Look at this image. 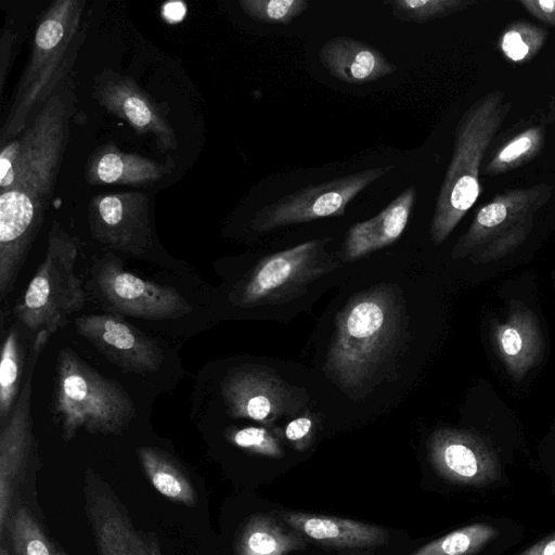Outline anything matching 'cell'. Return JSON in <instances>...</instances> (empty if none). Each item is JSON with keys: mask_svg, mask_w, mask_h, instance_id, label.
<instances>
[{"mask_svg": "<svg viewBox=\"0 0 555 555\" xmlns=\"http://www.w3.org/2000/svg\"><path fill=\"white\" fill-rule=\"evenodd\" d=\"M78 250L77 241L54 221L44 258L13 308L15 321L34 336H52L83 308L88 294L75 271Z\"/></svg>", "mask_w": 555, "mask_h": 555, "instance_id": "6", "label": "cell"}, {"mask_svg": "<svg viewBox=\"0 0 555 555\" xmlns=\"http://www.w3.org/2000/svg\"><path fill=\"white\" fill-rule=\"evenodd\" d=\"M225 437L236 447L269 457H282L284 450L279 440L261 427L232 428Z\"/></svg>", "mask_w": 555, "mask_h": 555, "instance_id": "32", "label": "cell"}, {"mask_svg": "<svg viewBox=\"0 0 555 555\" xmlns=\"http://www.w3.org/2000/svg\"><path fill=\"white\" fill-rule=\"evenodd\" d=\"M474 0H388L391 15L408 23L424 24L447 17L474 5Z\"/></svg>", "mask_w": 555, "mask_h": 555, "instance_id": "27", "label": "cell"}, {"mask_svg": "<svg viewBox=\"0 0 555 555\" xmlns=\"http://www.w3.org/2000/svg\"><path fill=\"white\" fill-rule=\"evenodd\" d=\"M51 336L38 333L30 344L22 389L12 413L0 424V533L3 534L11 513L15 486L35 447L30 397L33 378L40 353Z\"/></svg>", "mask_w": 555, "mask_h": 555, "instance_id": "13", "label": "cell"}, {"mask_svg": "<svg viewBox=\"0 0 555 555\" xmlns=\"http://www.w3.org/2000/svg\"><path fill=\"white\" fill-rule=\"evenodd\" d=\"M511 108L504 92L496 90L478 99L459 120L452 157L429 227L435 245L448 238L478 198L482 158Z\"/></svg>", "mask_w": 555, "mask_h": 555, "instance_id": "4", "label": "cell"}, {"mask_svg": "<svg viewBox=\"0 0 555 555\" xmlns=\"http://www.w3.org/2000/svg\"><path fill=\"white\" fill-rule=\"evenodd\" d=\"M275 514L291 528L324 547L371 548L389 542L387 529L353 519L293 511Z\"/></svg>", "mask_w": 555, "mask_h": 555, "instance_id": "19", "label": "cell"}, {"mask_svg": "<svg viewBox=\"0 0 555 555\" xmlns=\"http://www.w3.org/2000/svg\"><path fill=\"white\" fill-rule=\"evenodd\" d=\"M0 555H10V553H9V551L5 547L1 546Z\"/></svg>", "mask_w": 555, "mask_h": 555, "instance_id": "38", "label": "cell"}, {"mask_svg": "<svg viewBox=\"0 0 555 555\" xmlns=\"http://www.w3.org/2000/svg\"><path fill=\"white\" fill-rule=\"evenodd\" d=\"M520 4L538 20L555 26V0H521Z\"/></svg>", "mask_w": 555, "mask_h": 555, "instance_id": "35", "label": "cell"}, {"mask_svg": "<svg viewBox=\"0 0 555 555\" xmlns=\"http://www.w3.org/2000/svg\"><path fill=\"white\" fill-rule=\"evenodd\" d=\"M319 60L330 75L351 85L377 81L397 70L378 49L347 36L325 41L320 48Z\"/></svg>", "mask_w": 555, "mask_h": 555, "instance_id": "20", "label": "cell"}, {"mask_svg": "<svg viewBox=\"0 0 555 555\" xmlns=\"http://www.w3.org/2000/svg\"><path fill=\"white\" fill-rule=\"evenodd\" d=\"M395 165L364 169L320 184L301 188L261 207L249 222L255 232L345 215L347 205Z\"/></svg>", "mask_w": 555, "mask_h": 555, "instance_id": "10", "label": "cell"}, {"mask_svg": "<svg viewBox=\"0 0 555 555\" xmlns=\"http://www.w3.org/2000/svg\"><path fill=\"white\" fill-rule=\"evenodd\" d=\"M8 526L14 555H57L28 508L16 509Z\"/></svg>", "mask_w": 555, "mask_h": 555, "instance_id": "28", "label": "cell"}, {"mask_svg": "<svg viewBox=\"0 0 555 555\" xmlns=\"http://www.w3.org/2000/svg\"><path fill=\"white\" fill-rule=\"evenodd\" d=\"M185 13V7L181 2H170L164 7V15L170 21H180Z\"/></svg>", "mask_w": 555, "mask_h": 555, "instance_id": "37", "label": "cell"}, {"mask_svg": "<svg viewBox=\"0 0 555 555\" xmlns=\"http://www.w3.org/2000/svg\"><path fill=\"white\" fill-rule=\"evenodd\" d=\"M415 201V185H410L376 216L352 224L344 241V259L357 260L396 242L408 224Z\"/></svg>", "mask_w": 555, "mask_h": 555, "instance_id": "21", "label": "cell"}, {"mask_svg": "<svg viewBox=\"0 0 555 555\" xmlns=\"http://www.w3.org/2000/svg\"><path fill=\"white\" fill-rule=\"evenodd\" d=\"M426 447L431 466L450 482L481 487L501 476L495 451L475 433L439 428L429 436Z\"/></svg>", "mask_w": 555, "mask_h": 555, "instance_id": "14", "label": "cell"}, {"mask_svg": "<svg viewBox=\"0 0 555 555\" xmlns=\"http://www.w3.org/2000/svg\"><path fill=\"white\" fill-rule=\"evenodd\" d=\"M219 393L229 415L267 425L285 414L291 403L286 385L255 365L229 371L220 382Z\"/></svg>", "mask_w": 555, "mask_h": 555, "instance_id": "16", "label": "cell"}, {"mask_svg": "<svg viewBox=\"0 0 555 555\" xmlns=\"http://www.w3.org/2000/svg\"><path fill=\"white\" fill-rule=\"evenodd\" d=\"M310 539L268 514L250 516L240 530L235 555H288L308 547Z\"/></svg>", "mask_w": 555, "mask_h": 555, "instance_id": "23", "label": "cell"}, {"mask_svg": "<svg viewBox=\"0 0 555 555\" xmlns=\"http://www.w3.org/2000/svg\"><path fill=\"white\" fill-rule=\"evenodd\" d=\"M76 106L68 74L0 152V299L16 283L52 198Z\"/></svg>", "mask_w": 555, "mask_h": 555, "instance_id": "1", "label": "cell"}, {"mask_svg": "<svg viewBox=\"0 0 555 555\" xmlns=\"http://www.w3.org/2000/svg\"><path fill=\"white\" fill-rule=\"evenodd\" d=\"M85 4L83 0H56L40 17L30 57L0 129L1 146L25 130L33 108L69 74L85 37Z\"/></svg>", "mask_w": 555, "mask_h": 555, "instance_id": "3", "label": "cell"}, {"mask_svg": "<svg viewBox=\"0 0 555 555\" xmlns=\"http://www.w3.org/2000/svg\"><path fill=\"white\" fill-rule=\"evenodd\" d=\"M14 34L11 27L5 25L1 31L0 39V90L4 87V81L9 73L11 64V55L13 52V44L15 41Z\"/></svg>", "mask_w": 555, "mask_h": 555, "instance_id": "34", "label": "cell"}, {"mask_svg": "<svg viewBox=\"0 0 555 555\" xmlns=\"http://www.w3.org/2000/svg\"><path fill=\"white\" fill-rule=\"evenodd\" d=\"M543 138L544 130L541 127L529 128L518 133L490 159L485 172L500 175L524 165L537 155Z\"/></svg>", "mask_w": 555, "mask_h": 555, "instance_id": "29", "label": "cell"}, {"mask_svg": "<svg viewBox=\"0 0 555 555\" xmlns=\"http://www.w3.org/2000/svg\"><path fill=\"white\" fill-rule=\"evenodd\" d=\"M173 163H158L142 155L120 151L108 143L95 150L86 165L85 178L89 184H126L147 186L169 172Z\"/></svg>", "mask_w": 555, "mask_h": 555, "instance_id": "22", "label": "cell"}, {"mask_svg": "<svg viewBox=\"0 0 555 555\" xmlns=\"http://www.w3.org/2000/svg\"><path fill=\"white\" fill-rule=\"evenodd\" d=\"M498 534L495 527L486 522H476L438 538L409 555H474Z\"/></svg>", "mask_w": 555, "mask_h": 555, "instance_id": "26", "label": "cell"}, {"mask_svg": "<svg viewBox=\"0 0 555 555\" xmlns=\"http://www.w3.org/2000/svg\"><path fill=\"white\" fill-rule=\"evenodd\" d=\"M495 351L508 375L521 380L541 360L544 340L535 313L525 302H508L506 318L491 325Z\"/></svg>", "mask_w": 555, "mask_h": 555, "instance_id": "18", "label": "cell"}, {"mask_svg": "<svg viewBox=\"0 0 555 555\" xmlns=\"http://www.w3.org/2000/svg\"><path fill=\"white\" fill-rule=\"evenodd\" d=\"M24 327L15 321L2 337L0 356V424L13 411L25 374L28 351L23 341Z\"/></svg>", "mask_w": 555, "mask_h": 555, "instance_id": "25", "label": "cell"}, {"mask_svg": "<svg viewBox=\"0 0 555 555\" xmlns=\"http://www.w3.org/2000/svg\"><path fill=\"white\" fill-rule=\"evenodd\" d=\"M108 312L149 321H171L191 313L189 300L176 288L125 270L120 258L105 253L90 269L87 286Z\"/></svg>", "mask_w": 555, "mask_h": 555, "instance_id": "9", "label": "cell"}, {"mask_svg": "<svg viewBox=\"0 0 555 555\" xmlns=\"http://www.w3.org/2000/svg\"><path fill=\"white\" fill-rule=\"evenodd\" d=\"M242 11L256 22L288 25L309 8L306 0H240Z\"/></svg>", "mask_w": 555, "mask_h": 555, "instance_id": "31", "label": "cell"}, {"mask_svg": "<svg viewBox=\"0 0 555 555\" xmlns=\"http://www.w3.org/2000/svg\"><path fill=\"white\" fill-rule=\"evenodd\" d=\"M546 183L498 194L476 212L467 231L454 245L453 259L470 258L487 264L516 250L529 236L538 211L550 201Z\"/></svg>", "mask_w": 555, "mask_h": 555, "instance_id": "7", "label": "cell"}, {"mask_svg": "<svg viewBox=\"0 0 555 555\" xmlns=\"http://www.w3.org/2000/svg\"><path fill=\"white\" fill-rule=\"evenodd\" d=\"M346 555H362V554L352 553V554H346Z\"/></svg>", "mask_w": 555, "mask_h": 555, "instance_id": "40", "label": "cell"}, {"mask_svg": "<svg viewBox=\"0 0 555 555\" xmlns=\"http://www.w3.org/2000/svg\"><path fill=\"white\" fill-rule=\"evenodd\" d=\"M86 511L100 555H163L156 539L135 530L108 489L89 483Z\"/></svg>", "mask_w": 555, "mask_h": 555, "instance_id": "17", "label": "cell"}, {"mask_svg": "<svg viewBox=\"0 0 555 555\" xmlns=\"http://www.w3.org/2000/svg\"><path fill=\"white\" fill-rule=\"evenodd\" d=\"M401 321V307L390 286L358 294L337 315L326 371L341 387L361 386L395 350Z\"/></svg>", "mask_w": 555, "mask_h": 555, "instance_id": "2", "label": "cell"}, {"mask_svg": "<svg viewBox=\"0 0 555 555\" xmlns=\"http://www.w3.org/2000/svg\"><path fill=\"white\" fill-rule=\"evenodd\" d=\"M52 408L66 441L81 429L120 435L135 416L126 389L70 348L61 349L56 357Z\"/></svg>", "mask_w": 555, "mask_h": 555, "instance_id": "5", "label": "cell"}, {"mask_svg": "<svg viewBox=\"0 0 555 555\" xmlns=\"http://www.w3.org/2000/svg\"><path fill=\"white\" fill-rule=\"evenodd\" d=\"M520 555H555V533L529 546Z\"/></svg>", "mask_w": 555, "mask_h": 555, "instance_id": "36", "label": "cell"}, {"mask_svg": "<svg viewBox=\"0 0 555 555\" xmlns=\"http://www.w3.org/2000/svg\"><path fill=\"white\" fill-rule=\"evenodd\" d=\"M331 240L307 241L262 258L235 283L230 294L232 302L250 308L299 296L308 284L338 267L325 249Z\"/></svg>", "mask_w": 555, "mask_h": 555, "instance_id": "8", "label": "cell"}, {"mask_svg": "<svg viewBox=\"0 0 555 555\" xmlns=\"http://www.w3.org/2000/svg\"><path fill=\"white\" fill-rule=\"evenodd\" d=\"M137 452L147 478L159 493L176 503L195 505L193 485L176 460L153 447H141Z\"/></svg>", "mask_w": 555, "mask_h": 555, "instance_id": "24", "label": "cell"}, {"mask_svg": "<svg viewBox=\"0 0 555 555\" xmlns=\"http://www.w3.org/2000/svg\"><path fill=\"white\" fill-rule=\"evenodd\" d=\"M92 95L137 133L151 135L162 152L177 150V133L166 113L131 77L104 69L94 79Z\"/></svg>", "mask_w": 555, "mask_h": 555, "instance_id": "15", "label": "cell"}, {"mask_svg": "<svg viewBox=\"0 0 555 555\" xmlns=\"http://www.w3.org/2000/svg\"><path fill=\"white\" fill-rule=\"evenodd\" d=\"M74 326L79 336L125 373L152 377L165 367L168 357L164 347L119 314L77 317Z\"/></svg>", "mask_w": 555, "mask_h": 555, "instance_id": "12", "label": "cell"}, {"mask_svg": "<svg viewBox=\"0 0 555 555\" xmlns=\"http://www.w3.org/2000/svg\"><path fill=\"white\" fill-rule=\"evenodd\" d=\"M57 555H67V554L64 552H57Z\"/></svg>", "mask_w": 555, "mask_h": 555, "instance_id": "39", "label": "cell"}, {"mask_svg": "<svg viewBox=\"0 0 555 555\" xmlns=\"http://www.w3.org/2000/svg\"><path fill=\"white\" fill-rule=\"evenodd\" d=\"M88 222L93 240L106 248L167 266L155 254L150 197L138 191L94 195Z\"/></svg>", "mask_w": 555, "mask_h": 555, "instance_id": "11", "label": "cell"}, {"mask_svg": "<svg viewBox=\"0 0 555 555\" xmlns=\"http://www.w3.org/2000/svg\"><path fill=\"white\" fill-rule=\"evenodd\" d=\"M285 436L297 450L307 449L312 437V420L301 416L292 421L285 428Z\"/></svg>", "mask_w": 555, "mask_h": 555, "instance_id": "33", "label": "cell"}, {"mask_svg": "<svg viewBox=\"0 0 555 555\" xmlns=\"http://www.w3.org/2000/svg\"><path fill=\"white\" fill-rule=\"evenodd\" d=\"M547 33L533 24L518 22L511 25L502 35V52L514 62H524L538 53L544 44Z\"/></svg>", "mask_w": 555, "mask_h": 555, "instance_id": "30", "label": "cell"}]
</instances>
